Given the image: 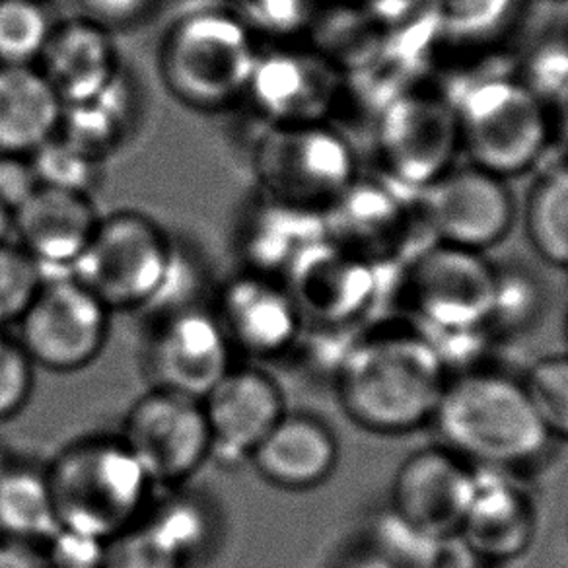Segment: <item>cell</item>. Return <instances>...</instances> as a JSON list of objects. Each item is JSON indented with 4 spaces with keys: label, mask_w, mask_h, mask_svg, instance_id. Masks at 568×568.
<instances>
[{
    "label": "cell",
    "mask_w": 568,
    "mask_h": 568,
    "mask_svg": "<svg viewBox=\"0 0 568 568\" xmlns=\"http://www.w3.org/2000/svg\"><path fill=\"white\" fill-rule=\"evenodd\" d=\"M119 438L156 489H180L213 459L203 403L151 387L126 410Z\"/></svg>",
    "instance_id": "9"
},
{
    "label": "cell",
    "mask_w": 568,
    "mask_h": 568,
    "mask_svg": "<svg viewBox=\"0 0 568 568\" xmlns=\"http://www.w3.org/2000/svg\"><path fill=\"white\" fill-rule=\"evenodd\" d=\"M448 382L450 371L435 341L394 329L351 348L337 389L356 425L376 435H407L435 418Z\"/></svg>",
    "instance_id": "1"
},
{
    "label": "cell",
    "mask_w": 568,
    "mask_h": 568,
    "mask_svg": "<svg viewBox=\"0 0 568 568\" xmlns=\"http://www.w3.org/2000/svg\"><path fill=\"white\" fill-rule=\"evenodd\" d=\"M477 487V467L448 448H428L403 462L392 487L395 518L425 541L458 537Z\"/></svg>",
    "instance_id": "14"
},
{
    "label": "cell",
    "mask_w": 568,
    "mask_h": 568,
    "mask_svg": "<svg viewBox=\"0 0 568 568\" xmlns=\"http://www.w3.org/2000/svg\"><path fill=\"white\" fill-rule=\"evenodd\" d=\"M263 43L224 2L187 10L159 45V77L175 102L195 113L244 105Z\"/></svg>",
    "instance_id": "2"
},
{
    "label": "cell",
    "mask_w": 568,
    "mask_h": 568,
    "mask_svg": "<svg viewBox=\"0 0 568 568\" xmlns=\"http://www.w3.org/2000/svg\"><path fill=\"white\" fill-rule=\"evenodd\" d=\"M139 87L131 72L123 71L110 88L84 100L64 105L63 123L59 134L67 141L108 162L139 125Z\"/></svg>",
    "instance_id": "26"
},
{
    "label": "cell",
    "mask_w": 568,
    "mask_h": 568,
    "mask_svg": "<svg viewBox=\"0 0 568 568\" xmlns=\"http://www.w3.org/2000/svg\"><path fill=\"white\" fill-rule=\"evenodd\" d=\"M234 355L214 308L170 310L149 348L152 387L203 399L234 366Z\"/></svg>",
    "instance_id": "15"
},
{
    "label": "cell",
    "mask_w": 568,
    "mask_h": 568,
    "mask_svg": "<svg viewBox=\"0 0 568 568\" xmlns=\"http://www.w3.org/2000/svg\"><path fill=\"white\" fill-rule=\"evenodd\" d=\"M544 304V291L536 275L521 265L497 267L495 302L489 325L514 332L528 325Z\"/></svg>",
    "instance_id": "36"
},
{
    "label": "cell",
    "mask_w": 568,
    "mask_h": 568,
    "mask_svg": "<svg viewBox=\"0 0 568 568\" xmlns=\"http://www.w3.org/2000/svg\"><path fill=\"white\" fill-rule=\"evenodd\" d=\"M45 475L59 528L100 541L139 524L156 490L119 435L72 440Z\"/></svg>",
    "instance_id": "4"
},
{
    "label": "cell",
    "mask_w": 568,
    "mask_h": 568,
    "mask_svg": "<svg viewBox=\"0 0 568 568\" xmlns=\"http://www.w3.org/2000/svg\"><path fill=\"white\" fill-rule=\"evenodd\" d=\"M524 387L547 433L568 443V355L536 361L524 379Z\"/></svg>",
    "instance_id": "35"
},
{
    "label": "cell",
    "mask_w": 568,
    "mask_h": 568,
    "mask_svg": "<svg viewBox=\"0 0 568 568\" xmlns=\"http://www.w3.org/2000/svg\"><path fill=\"white\" fill-rule=\"evenodd\" d=\"M102 568H190L144 521L105 541Z\"/></svg>",
    "instance_id": "38"
},
{
    "label": "cell",
    "mask_w": 568,
    "mask_h": 568,
    "mask_svg": "<svg viewBox=\"0 0 568 568\" xmlns=\"http://www.w3.org/2000/svg\"><path fill=\"white\" fill-rule=\"evenodd\" d=\"M433 423L444 448L479 469L531 466L552 440L524 382L497 372L450 378Z\"/></svg>",
    "instance_id": "3"
},
{
    "label": "cell",
    "mask_w": 568,
    "mask_h": 568,
    "mask_svg": "<svg viewBox=\"0 0 568 568\" xmlns=\"http://www.w3.org/2000/svg\"><path fill=\"white\" fill-rule=\"evenodd\" d=\"M57 531L45 466L9 462L0 469V537L43 545Z\"/></svg>",
    "instance_id": "27"
},
{
    "label": "cell",
    "mask_w": 568,
    "mask_h": 568,
    "mask_svg": "<svg viewBox=\"0 0 568 568\" xmlns=\"http://www.w3.org/2000/svg\"><path fill=\"white\" fill-rule=\"evenodd\" d=\"M57 20L45 0H0V64H38Z\"/></svg>",
    "instance_id": "31"
},
{
    "label": "cell",
    "mask_w": 568,
    "mask_h": 568,
    "mask_svg": "<svg viewBox=\"0 0 568 568\" xmlns=\"http://www.w3.org/2000/svg\"><path fill=\"white\" fill-rule=\"evenodd\" d=\"M526 232L541 260L568 268V168L552 170L529 191Z\"/></svg>",
    "instance_id": "28"
},
{
    "label": "cell",
    "mask_w": 568,
    "mask_h": 568,
    "mask_svg": "<svg viewBox=\"0 0 568 568\" xmlns=\"http://www.w3.org/2000/svg\"><path fill=\"white\" fill-rule=\"evenodd\" d=\"M347 95V74L314 45L265 43L244 105L263 126L327 123Z\"/></svg>",
    "instance_id": "11"
},
{
    "label": "cell",
    "mask_w": 568,
    "mask_h": 568,
    "mask_svg": "<svg viewBox=\"0 0 568 568\" xmlns=\"http://www.w3.org/2000/svg\"><path fill=\"white\" fill-rule=\"evenodd\" d=\"M115 36L79 14L57 22L38 67L64 105L94 98L125 71Z\"/></svg>",
    "instance_id": "21"
},
{
    "label": "cell",
    "mask_w": 568,
    "mask_h": 568,
    "mask_svg": "<svg viewBox=\"0 0 568 568\" xmlns=\"http://www.w3.org/2000/svg\"><path fill=\"white\" fill-rule=\"evenodd\" d=\"M48 271L12 237L0 244V327L18 324L48 278Z\"/></svg>",
    "instance_id": "34"
},
{
    "label": "cell",
    "mask_w": 568,
    "mask_h": 568,
    "mask_svg": "<svg viewBox=\"0 0 568 568\" xmlns=\"http://www.w3.org/2000/svg\"><path fill=\"white\" fill-rule=\"evenodd\" d=\"M265 43L301 41L316 22L322 0H222Z\"/></svg>",
    "instance_id": "32"
},
{
    "label": "cell",
    "mask_w": 568,
    "mask_h": 568,
    "mask_svg": "<svg viewBox=\"0 0 568 568\" xmlns=\"http://www.w3.org/2000/svg\"><path fill=\"white\" fill-rule=\"evenodd\" d=\"M436 36L458 45H483L513 26L521 0H426Z\"/></svg>",
    "instance_id": "30"
},
{
    "label": "cell",
    "mask_w": 568,
    "mask_h": 568,
    "mask_svg": "<svg viewBox=\"0 0 568 568\" xmlns=\"http://www.w3.org/2000/svg\"><path fill=\"white\" fill-rule=\"evenodd\" d=\"M324 236L364 260H384L409 236L410 206L386 182L356 178L322 213Z\"/></svg>",
    "instance_id": "20"
},
{
    "label": "cell",
    "mask_w": 568,
    "mask_h": 568,
    "mask_svg": "<svg viewBox=\"0 0 568 568\" xmlns=\"http://www.w3.org/2000/svg\"><path fill=\"white\" fill-rule=\"evenodd\" d=\"M36 364L17 337L0 327V423L18 417L30 403Z\"/></svg>",
    "instance_id": "39"
},
{
    "label": "cell",
    "mask_w": 568,
    "mask_h": 568,
    "mask_svg": "<svg viewBox=\"0 0 568 568\" xmlns=\"http://www.w3.org/2000/svg\"><path fill=\"white\" fill-rule=\"evenodd\" d=\"M64 103L38 64H0V156H26L55 139Z\"/></svg>",
    "instance_id": "25"
},
{
    "label": "cell",
    "mask_w": 568,
    "mask_h": 568,
    "mask_svg": "<svg viewBox=\"0 0 568 568\" xmlns=\"http://www.w3.org/2000/svg\"><path fill=\"white\" fill-rule=\"evenodd\" d=\"M100 221L102 213L92 195L38 185L12 211V240L48 273H69Z\"/></svg>",
    "instance_id": "19"
},
{
    "label": "cell",
    "mask_w": 568,
    "mask_h": 568,
    "mask_svg": "<svg viewBox=\"0 0 568 568\" xmlns=\"http://www.w3.org/2000/svg\"><path fill=\"white\" fill-rule=\"evenodd\" d=\"M497 267L481 252L438 244L410 263L403 293L420 322L440 333H474L489 324Z\"/></svg>",
    "instance_id": "12"
},
{
    "label": "cell",
    "mask_w": 568,
    "mask_h": 568,
    "mask_svg": "<svg viewBox=\"0 0 568 568\" xmlns=\"http://www.w3.org/2000/svg\"><path fill=\"white\" fill-rule=\"evenodd\" d=\"M180 260V247L162 224L141 211L121 209L102 214L69 273L113 314L139 312L166 296Z\"/></svg>",
    "instance_id": "5"
},
{
    "label": "cell",
    "mask_w": 568,
    "mask_h": 568,
    "mask_svg": "<svg viewBox=\"0 0 568 568\" xmlns=\"http://www.w3.org/2000/svg\"><path fill=\"white\" fill-rule=\"evenodd\" d=\"M12 237V211L0 199V244Z\"/></svg>",
    "instance_id": "45"
},
{
    "label": "cell",
    "mask_w": 568,
    "mask_h": 568,
    "mask_svg": "<svg viewBox=\"0 0 568 568\" xmlns=\"http://www.w3.org/2000/svg\"><path fill=\"white\" fill-rule=\"evenodd\" d=\"M376 152L387 180L420 191L454 168L459 149L456 105L430 88H403L376 119Z\"/></svg>",
    "instance_id": "8"
},
{
    "label": "cell",
    "mask_w": 568,
    "mask_h": 568,
    "mask_svg": "<svg viewBox=\"0 0 568 568\" xmlns=\"http://www.w3.org/2000/svg\"><path fill=\"white\" fill-rule=\"evenodd\" d=\"M250 162L260 195L310 213H324L358 178L353 144L329 121L263 126Z\"/></svg>",
    "instance_id": "6"
},
{
    "label": "cell",
    "mask_w": 568,
    "mask_h": 568,
    "mask_svg": "<svg viewBox=\"0 0 568 568\" xmlns=\"http://www.w3.org/2000/svg\"><path fill=\"white\" fill-rule=\"evenodd\" d=\"M0 568H51L43 545L0 537Z\"/></svg>",
    "instance_id": "43"
},
{
    "label": "cell",
    "mask_w": 568,
    "mask_h": 568,
    "mask_svg": "<svg viewBox=\"0 0 568 568\" xmlns=\"http://www.w3.org/2000/svg\"><path fill=\"white\" fill-rule=\"evenodd\" d=\"M521 84L544 103L547 110H557L568 100V40L552 38L537 43L521 64Z\"/></svg>",
    "instance_id": "37"
},
{
    "label": "cell",
    "mask_w": 568,
    "mask_h": 568,
    "mask_svg": "<svg viewBox=\"0 0 568 568\" xmlns=\"http://www.w3.org/2000/svg\"><path fill=\"white\" fill-rule=\"evenodd\" d=\"M320 237H324L322 214L276 203L260 193L245 203L236 226V247L245 271L281 281Z\"/></svg>",
    "instance_id": "24"
},
{
    "label": "cell",
    "mask_w": 568,
    "mask_h": 568,
    "mask_svg": "<svg viewBox=\"0 0 568 568\" xmlns=\"http://www.w3.org/2000/svg\"><path fill=\"white\" fill-rule=\"evenodd\" d=\"M339 462L332 428L310 413L286 410L250 456L263 481L283 490H310L324 485Z\"/></svg>",
    "instance_id": "22"
},
{
    "label": "cell",
    "mask_w": 568,
    "mask_h": 568,
    "mask_svg": "<svg viewBox=\"0 0 568 568\" xmlns=\"http://www.w3.org/2000/svg\"><path fill=\"white\" fill-rule=\"evenodd\" d=\"M142 521L180 552L187 565L199 559L214 537L211 506L193 493H183V487L168 489V497L152 500Z\"/></svg>",
    "instance_id": "29"
},
{
    "label": "cell",
    "mask_w": 568,
    "mask_h": 568,
    "mask_svg": "<svg viewBox=\"0 0 568 568\" xmlns=\"http://www.w3.org/2000/svg\"><path fill=\"white\" fill-rule=\"evenodd\" d=\"M418 193L420 214L440 244L483 253L513 230V193L506 180L481 168H452Z\"/></svg>",
    "instance_id": "13"
},
{
    "label": "cell",
    "mask_w": 568,
    "mask_h": 568,
    "mask_svg": "<svg viewBox=\"0 0 568 568\" xmlns=\"http://www.w3.org/2000/svg\"><path fill=\"white\" fill-rule=\"evenodd\" d=\"M214 312L234 353L252 358L284 355L294 347L304 325L284 281L245 268L222 284Z\"/></svg>",
    "instance_id": "16"
},
{
    "label": "cell",
    "mask_w": 568,
    "mask_h": 568,
    "mask_svg": "<svg viewBox=\"0 0 568 568\" xmlns=\"http://www.w3.org/2000/svg\"><path fill=\"white\" fill-rule=\"evenodd\" d=\"M40 185L79 191L95 197L105 182V162L82 151L61 134L30 156Z\"/></svg>",
    "instance_id": "33"
},
{
    "label": "cell",
    "mask_w": 568,
    "mask_h": 568,
    "mask_svg": "<svg viewBox=\"0 0 568 568\" xmlns=\"http://www.w3.org/2000/svg\"><path fill=\"white\" fill-rule=\"evenodd\" d=\"M456 105L459 146L471 166L508 180L528 172L551 136L549 110L518 77H485L452 100Z\"/></svg>",
    "instance_id": "7"
},
{
    "label": "cell",
    "mask_w": 568,
    "mask_h": 568,
    "mask_svg": "<svg viewBox=\"0 0 568 568\" xmlns=\"http://www.w3.org/2000/svg\"><path fill=\"white\" fill-rule=\"evenodd\" d=\"M103 547L105 541L59 528L43 551L51 568H102Z\"/></svg>",
    "instance_id": "41"
},
{
    "label": "cell",
    "mask_w": 568,
    "mask_h": 568,
    "mask_svg": "<svg viewBox=\"0 0 568 568\" xmlns=\"http://www.w3.org/2000/svg\"><path fill=\"white\" fill-rule=\"evenodd\" d=\"M213 438V458L250 462L253 450L286 413L283 389L268 372L234 364L201 399Z\"/></svg>",
    "instance_id": "18"
},
{
    "label": "cell",
    "mask_w": 568,
    "mask_h": 568,
    "mask_svg": "<svg viewBox=\"0 0 568 568\" xmlns=\"http://www.w3.org/2000/svg\"><path fill=\"white\" fill-rule=\"evenodd\" d=\"M111 316L113 312L71 273H49L17 324V339L36 368L74 374L102 355Z\"/></svg>",
    "instance_id": "10"
},
{
    "label": "cell",
    "mask_w": 568,
    "mask_h": 568,
    "mask_svg": "<svg viewBox=\"0 0 568 568\" xmlns=\"http://www.w3.org/2000/svg\"><path fill=\"white\" fill-rule=\"evenodd\" d=\"M551 134H557V141L560 142L562 151L568 154V100L560 103L555 110V119L551 121Z\"/></svg>",
    "instance_id": "44"
},
{
    "label": "cell",
    "mask_w": 568,
    "mask_h": 568,
    "mask_svg": "<svg viewBox=\"0 0 568 568\" xmlns=\"http://www.w3.org/2000/svg\"><path fill=\"white\" fill-rule=\"evenodd\" d=\"M304 320L320 324L345 325L371 308L378 293L374 263L327 237L306 247L284 278Z\"/></svg>",
    "instance_id": "17"
},
{
    "label": "cell",
    "mask_w": 568,
    "mask_h": 568,
    "mask_svg": "<svg viewBox=\"0 0 568 568\" xmlns=\"http://www.w3.org/2000/svg\"><path fill=\"white\" fill-rule=\"evenodd\" d=\"M495 469H477V487L458 537L483 562H506L528 551L536 508L526 490Z\"/></svg>",
    "instance_id": "23"
},
{
    "label": "cell",
    "mask_w": 568,
    "mask_h": 568,
    "mask_svg": "<svg viewBox=\"0 0 568 568\" xmlns=\"http://www.w3.org/2000/svg\"><path fill=\"white\" fill-rule=\"evenodd\" d=\"M160 2L162 0H74L79 17L113 33L146 24L159 12Z\"/></svg>",
    "instance_id": "40"
},
{
    "label": "cell",
    "mask_w": 568,
    "mask_h": 568,
    "mask_svg": "<svg viewBox=\"0 0 568 568\" xmlns=\"http://www.w3.org/2000/svg\"><path fill=\"white\" fill-rule=\"evenodd\" d=\"M40 185L32 162L26 156H0V199L14 211Z\"/></svg>",
    "instance_id": "42"
},
{
    "label": "cell",
    "mask_w": 568,
    "mask_h": 568,
    "mask_svg": "<svg viewBox=\"0 0 568 568\" xmlns=\"http://www.w3.org/2000/svg\"><path fill=\"white\" fill-rule=\"evenodd\" d=\"M567 40H568V32H567Z\"/></svg>",
    "instance_id": "46"
}]
</instances>
